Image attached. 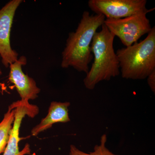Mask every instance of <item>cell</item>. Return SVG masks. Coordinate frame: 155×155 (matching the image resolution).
<instances>
[{"label": "cell", "mask_w": 155, "mask_h": 155, "mask_svg": "<svg viewBox=\"0 0 155 155\" xmlns=\"http://www.w3.org/2000/svg\"><path fill=\"white\" fill-rule=\"evenodd\" d=\"M105 19L101 14L91 15L88 11L83 12L76 30L70 32L67 39L62 54V68L72 67L78 72L86 74L88 72L89 65L93 58L91 48L93 38Z\"/></svg>", "instance_id": "cell-1"}, {"label": "cell", "mask_w": 155, "mask_h": 155, "mask_svg": "<svg viewBox=\"0 0 155 155\" xmlns=\"http://www.w3.org/2000/svg\"><path fill=\"white\" fill-rule=\"evenodd\" d=\"M101 30L95 34L91 45L94 60L84 79L87 89L93 90L98 83L109 81L120 74L119 63L114 48L115 36L103 24Z\"/></svg>", "instance_id": "cell-2"}, {"label": "cell", "mask_w": 155, "mask_h": 155, "mask_svg": "<svg viewBox=\"0 0 155 155\" xmlns=\"http://www.w3.org/2000/svg\"><path fill=\"white\" fill-rule=\"evenodd\" d=\"M123 78L142 80L155 70V27L140 42L116 52Z\"/></svg>", "instance_id": "cell-3"}, {"label": "cell", "mask_w": 155, "mask_h": 155, "mask_svg": "<svg viewBox=\"0 0 155 155\" xmlns=\"http://www.w3.org/2000/svg\"><path fill=\"white\" fill-rule=\"evenodd\" d=\"M104 24L115 37L119 38L126 47L137 41L152 29L147 14H136L119 19H105Z\"/></svg>", "instance_id": "cell-4"}, {"label": "cell", "mask_w": 155, "mask_h": 155, "mask_svg": "<svg viewBox=\"0 0 155 155\" xmlns=\"http://www.w3.org/2000/svg\"><path fill=\"white\" fill-rule=\"evenodd\" d=\"M146 0H90L88 6L95 14H101L106 19H119L136 14L151 12L148 9Z\"/></svg>", "instance_id": "cell-5"}, {"label": "cell", "mask_w": 155, "mask_h": 155, "mask_svg": "<svg viewBox=\"0 0 155 155\" xmlns=\"http://www.w3.org/2000/svg\"><path fill=\"white\" fill-rule=\"evenodd\" d=\"M22 2L12 0L0 10V56L6 68L19 58L18 53L11 48L10 36L15 13Z\"/></svg>", "instance_id": "cell-6"}, {"label": "cell", "mask_w": 155, "mask_h": 155, "mask_svg": "<svg viewBox=\"0 0 155 155\" xmlns=\"http://www.w3.org/2000/svg\"><path fill=\"white\" fill-rule=\"evenodd\" d=\"M16 106L15 117L13 127L9 140L3 155H25L30 154V145L26 143L24 148L20 151L19 143L22 138L19 137V129L22 119L27 116L33 118L38 114V107L31 104L28 101H18L14 102Z\"/></svg>", "instance_id": "cell-7"}, {"label": "cell", "mask_w": 155, "mask_h": 155, "mask_svg": "<svg viewBox=\"0 0 155 155\" xmlns=\"http://www.w3.org/2000/svg\"><path fill=\"white\" fill-rule=\"evenodd\" d=\"M26 64V57L22 56L11 64L9 66V80L14 84L21 100L28 101L37 98L41 90L37 86L33 78L25 74L22 71V67Z\"/></svg>", "instance_id": "cell-8"}, {"label": "cell", "mask_w": 155, "mask_h": 155, "mask_svg": "<svg viewBox=\"0 0 155 155\" xmlns=\"http://www.w3.org/2000/svg\"><path fill=\"white\" fill-rule=\"evenodd\" d=\"M69 102L53 101L51 103L48 115L38 125L35 126L31 131V135L37 136L40 133L51 128L54 124L67 123L70 121L68 108Z\"/></svg>", "instance_id": "cell-9"}, {"label": "cell", "mask_w": 155, "mask_h": 155, "mask_svg": "<svg viewBox=\"0 0 155 155\" xmlns=\"http://www.w3.org/2000/svg\"><path fill=\"white\" fill-rule=\"evenodd\" d=\"M16 106L14 102L9 106L8 110L0 122V155L7 146L14 120Z\"/></svg>", "instance_id": "cell-10"}, {"label": "cell", "mask_w": 155, "mask_h": 155, "mask_svg": "<svg viewBox=\"0 0 155 155\" xmlns=\"http://www.w3.org/2000/svg\"><path fill=\"white\" fill-rule=\"evenodd\" d=\"M107 140V134H103L101 137L100 144L96 145L93 151L88 153L82 151L78 149L75 145H71L69 155H119L112 153L106 147Z\"/></svg>", "instance_id": "cell-11"}, {"label": "cell", "mask_w": 155, "mask_h": 155, "mask_svg": "<svg viewBox=\"0 0 155 155\" xmlns=\"http://www.w3.org/2000/svg\"><path fill=\"white\" fill-rule=\"evenodd\" d=\"M147 78V82L150 88L152 91L155 94V70L153 71Z\"/></svg>", "instance_id": "cell-12"}, {"label": "cell", "mask_w": 155, "mask_h": 155, "mask_svg": "<svg viewBox=\"0 0 155 155\" xmlns=\"http://www.w3.org/2000/svg\"><path fill=\"white\" fill-rule=\"evenodd\" d=\"M2 70H1V68H0V75H2Z\"/></svg>", "instance_id": "cell-13"}]
</instances>
